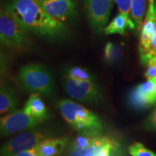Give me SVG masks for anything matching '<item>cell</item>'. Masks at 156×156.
<instances>
[{"mask_svg": "<svg viewBox=\"0 0 156 156\" xmlns=\"http://www.w3.org/2000/svg\"><path fill=\"white\" fill-rule=\"evenodd\" d=\"M40 121L30 116L24 110H19L2 117L0 121L2 136L30 129L38 125Z\"/></svg>", "mask_w": 156, "mask_h": 156, "instance_id": "7", "label": "cell"}, {"mask_svg": "<svg viewBox=\"0 0 156 156\" xmlns=\"http://www.w3.org/2000/svg\"><path fill=\"white\" fill-rule=\"evenodd\" d=\"M57 106L64 120L80 135L99 136L101 134V119L86 108L66 99L60 101Z\"/></svg>", "mask_w": 156, "mask_h": 156, "instance_id": "2", "label": "cell"}, {"mask_svg": "<svg viewBox=\"0 0 156 156\" xmlns=\"http://www.w3.org/2000/svg\"><path fill=\"white\" fill-rule=\"evenodd\" d=\"M147 68L145 75L147 79L156 77V56L151 57L147 62Z\"/></svg>", "mask_w": 156, "mask_h": 156, "instance_id": "23", "label": "cell"}, {"mask_svg": "<svg viewBox=\"0 0 156 156\" xmlns=\"http://www.w3.org/2000/svg\"><path fill=\"white\" fill-rule=\"evenodd\" d=\"M23 110L30 116L40 122L47 116V111L45 103L38 93H33L30 95Z\"/></svg>", "mask_w": 156, "mask_h": 156, "instance_id": "13", "label": "cell"}, {"mask_svg": "<svg viewBox=\"0 0 156 156\" xmlns=\"http://www.w3.org/2000/svg\"><path fill=\"white\" fill-rule=\"evenodd\" d=\"M153 79H154V80H155V85H156V77H153Z\"/></svg>", "mask_w": 156, "mask_h": 156, "instance_id": "27", "label": "cell"}, {"mask_svg": "<svg viewBox=\"0 0 156 156\" xmlns=\"http://www.w3.org/2000/svg\"><path fill=\"white\" fill-rule=\"evenodd\" d=\"M130 103L136 108H144L156 102V85L153 78L140 84L130 94Z\"/></svg>", "mask_w": 156, "mask_h": 156, "instance_id": "9", "label": "cell"}, {"mask_svg": "<svg viewBox=\"0 0 156 156\" xmlns=\"http://www.w3.org/2000/svg\"><path fill=\"white\" fill-rule=\"evenodd\" d=\"M142 62L147 63V60L156 56V4L155 3V19H154V31L151 41L148 46L143 51L140 52Z\"/></svg>", "mask_w": 156, "mask_h": 156, "instance_id": "18", "label": "cell"}, {"mask_svg": "<svg viewBox=\"0 0 156 156\" xmlns=\"http://www.w3.org/2000/svg\"><path fill=\"white\" fill-rule=\"evenodd\" d=\"M46 136V133L36 130L17 134L2 146L1 156H13L20 152L29 151Z\"/></svg>", "mask_w": 156, "mask_h": 156, "instance_id": "6", "label": "cell"}, {"mask_svg": "<svg viewBox=\"0 0 156 156\" xmlns=\"http://www.w3.org/2000/svg\"><path fill=\"white\" fill-rule=\"evenodd\" d=\"M107 138L105 137L102 142L85 149H71L68 156H96L101 146L106 142Z\"/></svg>", "mask_w": 156, "mask_h": 156, "instance_id": "20", "label": "cell"}, {"mask_svg": "<svg viewBox=\"0 0 156 156\" xmlns=\"http://www.w3.org/2000/svg\"><path fill=\"white\" fill-rule=\"evenodd\" d=\"M145 8V0H132L131 6V17L135 27L142 28V18Z\"/></svg>", "mask_w": 156, "mask_h": 156, "instance_id": "16", "label": "cell"}, {"mask_svg": "<svg viewBox=\"0 0 156 156\" xmlns=\"http://www.w3.org/2000/svg\"><path fill=\"white\" fill-rule=\"evenodd\" d=\"M18 100L15 90L7 85H2L0 90V113L12 112L17 106Z\"/></svg>", "mask_w": 156, "mask_h": 156, "instance_id": "14", "label": "cell"}, {"mask_svg": "<svg viewBox=\"0 0 156 156\" xmlns=\"http://www.w3.org/2000/svg\"><path fill=\"white\" fill-rule=\"evenodd\" d=\"M119 48L112 43H108L105 48L104 58L107 62H114L119 56Z\"/></svg>", "mask_w": 156, "mask_h": 156, "instance_id": "22", "label": "cell"}, {"mask_svg": "<svg viewBox=\"0 0 156 156\" xmlns=\"http://www.w3.org/2000/svg\"><path fill=\"white\" fill-rule=\"evenodd\" d=\"M17 80L27 92L49 95L54 91V80L47 68L41 64H28L20 69Z\"/></svg>", "mask_w": 156, "mask_h": 156, "instance_id": "3", "label": "cell"}, {"mask_svg": "<svg viewBox=\"0 0 156 156\" xmlns=\"http://www.w3.org/2000/svg\"><path fill=\"white\" fill-rule=\"evenodd\" d=\"M68 77L81 81H93L94 78L86 69L78 67H73L67 71Z\"/></svg>", "mask_w": 156, "mask_h": 156, "instance_id": "19", "label": "cell"}, {"mask_svg": "<svg viewBox=\"0 0 156 156\" xmlns=\"http://www.w3.org/2000/svg\"><path fill=\"white\" fill-rule=\"evenodd\" d=\"M25 28L44 36H55L63 32L61 21L46 13L38 0H12L5 8Z\"/></svg>", "mask_w": 156, "mask_h": 156, "instance_id": "1", "label": "cell"}, {"mask_svg": "<svg viewBox=\"0 0 156 156\" xmlns=\"http://www.w3.org/2000/svg\"><path fill=\"white\" fill-rule=\"evenodd\" d=\"M85 5L92 28L97 32L104 30L111 14L112 0H85Z\"/></svg>", "mask_w": 156, "mask_h": 156, "instance_id": "8", "label": "cell"}, {"mask_svg": "<svg viewBox=\"0 0 156 156\" xmlns=\"http://www.w3.org/2000/svg\"><path fill=\"white\" fill-rule=\"evenodd\" d=\"M129 152L132 156H156V153L150 151L140 142H134L130 145Z\"/></svg>", "mask_w": 156, "mask_h": 156, "instance_id": "21", "label": "cell"}, {"mask_svg": "<svg viewBox=\"0 0 156 156\" xmlns=\"http://www.w3.org/2000/svg\"><path fill=\"white\" fill-rule=\"evenodd\" d=\"M127 26L131 29L135 28V25L130 17L120 13L115 17L110 24L105 28V34L107 35L114 34L124 35Z\"/></svg>", "mask_w": 156, "mask_h": 156, "instance_id": "15", "label": "cell"}, {"mask_svg": "<svg viewBox=\"0 0 156 156\" xmlns=\"http://www.w3.org/2000/svg\"><path fill=\"white\" fill-rule=\"evenodd\" d=\"M13 156H39L34 153L32 150H29V151H25L20 152V153H18L15 154Z\"/></svg>", "mask_w": 156, "mask_h": 156, "instance_id": "25", "label": "cell"}, {"mask_svg": "<svg viewBox=\"0 0 156 156\" xmlns=\"http://www.w3.org/2000/svg\"><path fill=\"white\" fill-rule=\"evenodd\" d=\"M0 38L2 44L10 47H21L26 41V30L5 9L0 15Z\"/></svg>", "mask_w": 156, "mask_h": 156, "instance_id": "4", "label": "cell"}, {"mask_svg": "<svg viewBox=\"0 0 156 156\" xmlns=\"http://www.w3.org/2000/svg\"><path fill=\"white\" fill-rule=\"evenodd\" d=\"M113 147H114L113 142L107 138L106 142L103 143L99 151L98 152L96 156H110V152Z\"/></svg>", "mask_w": 156, "mask_h": 156, "instance_id": "24", "label": "cell"}, {"mask_svg": "<svg viewBox=\"0 0 156 156\" xmlns=\"http://www.w3.org/2000/svg\"><path fill=\"white\" fill-rule=\"evenodd\" d=\"M151 121H152V123H153V124L156 125V109H155V112H154L153 116H152V117H151Z\"/></svg>", "mask_w": 156, "mask_h": 156, "instance_id": "26", "label": "cell"}, {"mask_svg": "<svg viewBox=\"0 0 156 156\" xmlns=\"http://www.w3.org/2000/svg\"><path fill=\"white\" fill-rule=\"evenodd\" d=\"M155 0H149V7L145 21L142 23L140 41V52L143 51L149 45L154 31L155 19Z\"/></svg>", "mask_w": 156, "mask_h": 156, "instance_id": "12", "label": "cell"}, {"mask_svg": "<svg viewBox=\"0 0 156 156\" xmlns=\"http://www.w3.org/2000/svg\"><path fill=\"white\" fill-rule=\"evenodd\" d=\"M105 137L80 135L76 137L70 146V149H85L102 142Z\"/></svg>", "mask_w": 156, "mask_h": 156, "instance_id": "17", "label": "cell"}, {"mask_svg": "<svg viewBox=\"0 0 156 156\" xmlns=\"http://www.w3.org/2000/svg\"><path fill=\"white\" fill-rule=\"evenodd\" d=\"M38 2L46 13L61 22L75 13V4L72 0H38Z\"/></svg>", "mask_w": 156, "mask_h": 156, "instance_id": "10", "label": "cell"}, {"mask_svg": "<svg viewBox=\"0 0 156 156\" xmlns=\"http://www.w3.org/2000/svg\"><path fill=\"white\" fill-rule=\"evenodd\" d=\"M67 142V138H46L31 150L39 156H58L66 147Z\"/></svg>", "mask_w": 156, "mask_h": 156, "instance_id": "11", "label": "cell"}, {"mask_svg": "<svg viewBox=\"0 0 156 156\" xmlns=\"http://www.w3.org/2000/svg\"><path fill=\"white\" fill-rule=\"evenodd\" d=\"M64 90L70 97L83 103H95L101 98L98 87L93 81H81L65 75L63 78Z\"/></svg>", "mask_w": 156, "mask_h": 156, "instance_id": "5", "label": "cell"}]
</instances>
